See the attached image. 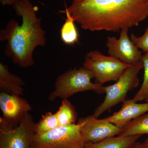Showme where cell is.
I'll use <instances>...</instances> for the list:
<instances>
[{
  "instance_id": "6da1fadb",
  "label": "cell",
  "mask_w": 148,
  "mask_h": 148,
  "mask_svg": "<svg viewBox=\"0 0 148 148\" xmlns=\"http://www.w3.org/2000/svg\"><path fill=\"white\" fill-rule=\"evenodd\" d=\"M66 9L84 30L116 32L138 26L148 16V0L73 1Z\"/></svg>"
},
{
  "instance_id": "7a4b0ae2",
  "label": "cell",
  "mask_w": 148,
  "mask_h": 148,
  "mask_svg": "<svg viewBox=\"0 0 148 148\" xmlns=\"http://www.w3.org/2000/svg\"><path fill=\"white\" fill-rule=\"evenodd\" d=\"M12 6L22 18V24L19 25L15 19L9 20L0 31V41L7 42L5 54L14 64L29 68L34 64L33 55L36 48L46 44V32L42 27L41 18L37 17L38 8L30 0H17Z\"/></svg>"
},
{
  "instance_id": "3957f363",
  "label": "cell",
  "mask_w": 148,
  "mask_h": 148,
  "mask_svg": "<svg viewBox=\"0 0 148 148\" xmlns=\"http://www.w3.org/2000/svg\"><path fill=\"white\" fill-rule=\"evenodd\" d=\"M93 77L92 72L84 66L70 69L57 78L54 90L49 95V100L53 101L58 98L68 99L77 92L86 90L104 92L103 85L91 82Z\"/></svg>"
},
{
  "instance_id": "277c9868",
  "label": "cell",
  "mask_w": 148,
  "mask_h": 148,
  "mask_svg": "<svg viewBox=\"0 0 148 148\" xmlns=\"http://www.w3.org/2000/svg\"><path fill=\"white\" fill-rule=\"evenodd\" d=\"M143 69V64L141 61L138 64L130 65L116 82L103 86V91L106 93V98L103 103L95 109L92 115L98 118L106 111L125 101L127 92L138 86V73Z\"/></svg>"
},
{
  "instance_id": "5b68a950",
  "label": "cell",
  "mask_w": 148,
  "mask_h": 148,
  "mask_svg": "<svg viewBox=\"0 0 148 148\" xmlns=\"http://www.w3.org/2000/svg\"><path fill=\"white\" fill-rule=\"evenodd\" d=\"M82 123L60 126L50 131L35 134L31 148H76L84 147L81 133Z\"/></svg>"
},
{
  "instance_id": "8992f818",
  "label": "cell",
  "mask_w": 148,
  "mask_h": 148,
  "mask_svg": "<svg viewBox=\"0 0 148 148\" xmlns=\"http://www.w3.org/2000/svg\"><path fill=\"white\" fill-rule=\"evenodd\" d=\"M130 65L112 56H107L98 51L86 53L83 66L90 70L97 83L102 85L110 81H117Z\"/></svg>"
},
{
  "instance_id": "52a82bcc",
  "label": "cell",
  "mask_w": 148,
  "mask_h": 148,
  "mask_svg": "<svg viewBox=\"0 0 148 148\" xmlns=\"http://www.w3.org/2000/svg\"><path fill=\"white\" fill-rule=\"evenodd\" d=\"M35 125L29 113L15 126L0 118V148H31Z\"/></svg>"
},
{
  "instance_id": "ba28073f",
  "label": "cell",
  "mask_w": 148,
  "mask_h": 148,
  "mask_svg": "<svg viewBox=\"0 0 148 148\" xmlns=\"http://www.w3.org/2000/svg\"><path fill=\"white\" fill-rule=\"evenodd\" d=\"M128 29L121 31L119 38L108 36L107 47L109 55L114 56L127 65L137 64L141 61L142 53L133 43L128 35Z\"/></svg>"
},
{
  "instance_id": "9c48e42d",
  "label": "cell",
  "mask_w": 148,
  "mask_h": 148,
  "mask_svg": "<svg viewBox=\"0 0 148 148\" xmlns=\"http://www.w3.org/2000/svg\"><path fill=\"white\" fill-rule=\"evenodd\" d=\"M82 123L81 133L84 143H97L115 135H119L122 128L103 119H98L93 115L81 118Z\"/></svg>"
},
{
  "instance_id": "30bf717a",
  "label": "cell",
  "mask_w": 148,
  "mask_h": 148,
  "mask_svg": "<svg viewBox=\"0 0 148 148\" xmlns=\"http://www.w3.org/2000/svg\"><path fill=\"white\" fill-rule=\"evenodd\" d=\"M0 108L3 118L14 126L18 125L32 109L30 103L20 95L3 92L0 93Z\"/></svg>"
},
{
  "instance_id": "8fae6325",
  "label": "cell",
  "mask_w": 148,
  "mask_h": 148,
  "mask_svg": "<svg viewBox=\"0 0 148 148\" xmlns=\"http://www.w3.org/2000/svg\"><path fill=\"white\" fill-rule=\"evenodd\" d=\"M148 112V102L137 103L132 99H127L123 101L119 111L104 119L123 128L133 119Z\"/></svg>"
},
{
  "instance_id": "7c38bea8",
  "label": "cell",
  "mask_w": 148,
  "mask_h": 148,
  "mask_svg": "<svg viewBox=\"0 0 148 148\" xmlns=\"http://www.w3.org/2000/svg\"><path fill=\"white\" fill-rule=\"evenodd\" d=\"M25 83L19 76L12 73L8 66L0 63V89L1 92L18 95L24 93Z\"/></svg>"
},
{
  "instance_id": "4fadbf2b",
  "label": "cell",
  "mask_w": 148,
  "mask_h": 148,
  "mask_svg": "<svg viewBox=\"0 0 148 148\" xmlns=\"http://www.w3.org/2000/svg\"><path fill=\"white\" fill-rule=\"evenodd\" d=\"M138 135L111 137L97 143H87L85 148H130L141 137Z\"/></svg>"
},
{
  "instance_id": "5bb4252c",
  "label": "cell",
  "mask_w": 148,
  "mask_h": 148,
  "mask_svg": "<svg viewBox=\"0 0 148 148\" xmlns=\"http://www.w3.org/2000/svg\"><path fill=\"white\" fill-rule=\"evenodd\" d=\"M61 13L66 14V21L61 27V38L62 41L67 45H74L78 42L79 35L75 25V21L68 11H60Z\"/></svg>"
},
{
  "instance_id": "9a60e30c",
  "label": "cell",
  "mask_w": 148,
  "mask_h": 148,
  "mask_svg": "<svg viewBox=\"0 0 148 148\" xmlns=\"http://www.w3.org/2000/svg\"><path fill=\"white\" fill-rule=\"evenodd\" d=\"M148 134V113L143 114L130 122L122 128L119 135H143Z\"/></svg>"
},
{
  "instance_id": "2e32d148",
  "label": "cell",
  "mask_w": 148,
  "mask_h": 148,
  "mask_svg": "<svg viewBox=\"0 0 148 148\" xmlns=\"http://www.w3.org/2000/svg\"><path fill=\"white\" fill-rule=\"evenodd\" d=\"M56 114L60 126L74 124L77 117L75 109L68 99L62 100L61 106Z\"/></svg>"
},
{
  "instance_id": "e0dca14e",
  "label": "cell",
  "mask_w": 148,
  "mask_h": 148,
  "mask_svg": "<svg viewBox=\"0 0 148 148\" xmlns=\"http://www.w3.org/2000/svg\"><path fill=\"white\" fill-rule=\"evenodd\" d=\"M58 119L56 113L51 112L42 115L38 122L35 123V134H39L50 131L59 126Z\"/></svg>"
},
{
  "instance_id": "ac0fdd59",
  "label": "cell",
  "mask_w": 148,
  "mask_h": 148,
  "mask_svg": "<svg viewBox=\"0 0 148 148\" xmlns=\"http://www.w3.org/2000/svg\"><path fill=\"white\" fill-rule=\"evenodd\" d=\"M141 61L143 64L144 77L142 86L132 99L136 103L146 100L148 98V52L142 56Z\"/></svg>"
},
{
  "instance_id": "d6986e66",
  "label": "cell",
  "mask_w": 148,
  "mask_h": 148,
  "mask_svg": "<svg viewBox=\"0 0 148 148\" xmlns=\"http://www.w3.org/2000/svg\"><path fill=\"white\" fill-rule=\"evenodd\" d=\"M130 38L138 49H142L145 53L148 52V27L146 29L143 36L137 37L132 34Z\"/></svg>"
},
{
  "instance_id": "ffe728a7",
  "label": "cell",
  "mask_w": 148,
  "mask_h": 148,
  "mask_svg": "<svg viewBox=\"0 0 148 148\" xmlns=\"http://www.w3.org/2000/svg\"><path fill=\"white\" fill-rule=\"evenodd\" d=\"M17 0H0V3L3 5H13Z\"/></svg>"
},
{
  "instance_id": "44dd1931",
  "label": "cell",
  "mask_w": 148,
  "mask_h": 148,
  "mask_svg": "<svg viewBox=\"0 0 148 148\" xmlns=\"http://www.w3.org/2000/svg\"><path fill=\"white\" fill-rule=\"evenodd\" d=\"M130 148H142V143L136 142Z\"/></svg>"
},
{
  "instance_id": "7402d4cb",
  "label": "cell",
  "mask_w": 148,
  "mask_h": 148,
  "mask_svg": "<svg viewBox=\"0 0 148 148\" xmlns=\"http://www.w3.org/2000/svg\"><path fill=\"white\" fill-rule=\"evenodd\" d=\"M142 144V148H148V138L144 141Z\"/></svg>"
},
{
  "instance_id": "603a6c76",
  "label": "cell",
  "mask_w": 148,
  "mask_h": 148,
  "mask_svg": "<svg viewBox=\"0 0 148 148\" xmlns=\"http://www.w3.org/2000/svg\"><path fill=\"white\" fill-rule=\"evenodd\" d=\"M146 102H148V98L145 100Z\"/></svg>"
},
{
  "instance_id": "cb8c5ba5",
  "label": "cell",
  "mask_w": 148,
  "mask_h": 148,
  "mask_svg": "<svg viewBox=\"0 0 148 148\" xmlns=\"http://www.w3.org/2000/svg\"><path fill=\"white\" fill-rule=\"evenodd\" d=\"M82 1V0H73V1Z\"/></svg>"
},
{
  "instance_id": "d4e9b609",
  "label": "cell",
  "mask_w": 148,
  "mask_h": 148,
  "mask_svg": "<svg viewBox=\"0 0 148 148\" xmlns=\"http://www.w3.org/2000/svg\"><path fill=\"white\" fill-rule=\"evenodd\" d=\"M85 148V146L84 147H80V148Z\"/></svg>"
}]
</instances>
